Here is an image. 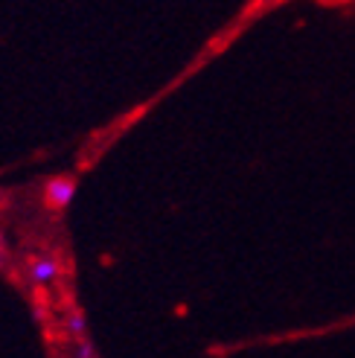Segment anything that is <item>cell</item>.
<instances>
[{
    "label": "cell",
    "mask_w": 355,
    "mask_h": 358,
    "mask_svg": "<svg viewBox=\"0 0 355 358\" xmlns=\"http://www.w3.org/2000/svg\"><path fill=\"white\" fill-rule=\"evenodd\" d=\"M47 204L50 207H67L70 199H73L76 192V184L73 178H52V181H47Z\"/></svg>",
    "instance_id": "obj_1"
},
{
    "label": "cell",
    "mask_w": 355,
    "mask_h": 358,
    "mask_svg": "<svg viewBox=\"0 0 355 358\" xmlns=\"http://www.w3.org/2000/svg\"><path fill=\"white\" fill-rule=\"evenodd\" d=\"M52 277H56V262L52 259H38L32 265V280L35 282H50Z\"/></svg>",
    "instance_id": "obj_2"
},
{
    "label": "cell",
    "mask_w": 355,
    "mask_h": 358,
    "mask_svg": "<svg viewBox=\"0 0 355 358\" xmlns=\"http://www.w3.org/2000/svg\"><path fill=\"white\" fill-rule=\"evenodd\" d=\"M67 327H70V332H73V335H85V317L82 315H73V317L67 320Z\"/></svg>",
    "instance_id": "obj_3"
},
{
    "label": "cell",
    "mask_w": 355,
    "mask_h": 358,
    "mask_svg": "<svg viewBox=\"0 0 355 358\" xmlns=\"http://www.w3.org/2000/svg\"><path fill=\"white\" fill-rule=\"evenodd\" d=\"M91 355H94L91 344H82V347H79V358H91Z\"/></svg>",
    "instance_id": "obj_4"
},
{
    "label": "cell",
    "mask_w": 355,
    "mask_h": 358,
    "mask_svg": "<svg viewBox=\"0 0 355 358\" xmlns=\"http://www.w3.org/2000/svg\"><path fill=\"white\" fill-rule=\"evenodd\" d=\"M0 259H3V248H0Z\"/></svg>",
    "instance_id": "obj_5"
}]
</instances>
